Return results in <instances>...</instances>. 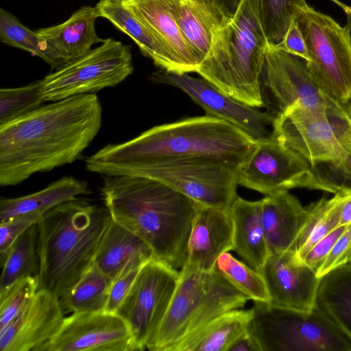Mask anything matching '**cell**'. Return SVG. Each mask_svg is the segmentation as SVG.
<instances>
[{
    "label": "cell",
    "instance_id": "1",
    "mask_svg": "<svg viewBox=\"0 0 351 351\" xmlns=\"http://www.w3.org/2000/svg\"><path fill=\"white\" fill-rule=\"evenodd\" d=\"M95 94L52 101L0 125V185L19 184L37 173L78 160L100 130Z\"/></svg>",
    "mask_w": 351,
    "mask_h": 351
},
{
    "label": "cell",
    "instance_id": "2",
    "mask_svg": "<svg viewBox=\"0 0 351 351\" xmlns=\"http://www.w3.org/2000/svg\"><path fill=\"white\" fill-rule=\"evenodd\" d=\"M258 141L221 119L204 115L153 127L121 143L108 144L86 158V169L104 176L119 171L208 158L241 167Z\"/></svg>",
    "mask_w": 351,
    "mask_h": 351
},
{
    "label": "cell",
    "instance_id": "3",
    "mask_svg": "<svg viewBox=\"0 0 351 351\" xmlns=\"http://www.w3.org/2000/svg\"><path fill=\"white\" fill-rule=\"evenodd\" d=\"M101 195L112 219L145 241L156 258L178 270L183 267L198 203L163 182L136 176H104Z\"/></svg>",
    "mask_w": 351,
    "mask_h": 351
},
{
    "label": "cell",
    "instance_id": "4",
    "mask_svg": "<svg viewBox=\"0 0 351 351\" xmlns=\"http://www.w3.org/2000/svg\"><path fill=\"white\" fill-rule=\"evenodd\" d=\"M111 220L106 207L78 198L46 212L38 223L39 289L66 293L93 264Z\"/></svg>",
    "mask_w": 351,
    "mask_h": 351
},
{
    "label": "cell",
    "instance_id": "5",
    "mask_svg": "<svg viewBox=\"0 0 351 351\" xmlns=\"http://www.w3.org/2000/svg\"><path fill=\"white\" fill-rule=\"evenodd\" d=\"M267 47L252 1L243 0L234 17L214 32L196 73L234 99L262 107L261 77Z\"/></svg>",
    "mask_w": 351,
    "mask_h": 351
},
{
    "label": "cell",
    "instance_id": "6",
    "mask_svg": "<svg viewBox=\"0 0 351 351\" xmlns=\"http://www.w3.org/2000/svg\"><path fill=\"white\" fill-rule=\"evenodd\" d=\"M273 134L324 178L326 167L351 186V116L345 105L328 99L323 109L293 106L276 115Z\"/></svg>",
    "mask_w": 351,
    "mask_h": 351
},
{
    "label": "cell",
    "instance_id": "7",
    "mask_svg": "<svg viewBox=\"0 0 351 351\" xmlns=\"http://www.w3.org/2000/svg\"><path fill=\"white\" fill-rule=\"evenodd\" d=\"M247 298L216 269H180L167 313L147 350L168 351L176 343L216 317L241 308Z\"/></svg>",
    "mask_w": 351,
    "mask_h": 351
},
{
    "label": "cell",
    "instance_id": "8",
    "mask_svg": "<svg viewBox=\"0 0 351 351\" xmlns=\"http://www.w3.org/2000/svg\"><path fill=\"white\" fill-rule=\"evenodd\" d=\"M249 330L261 351H351V339L326 314L254 302Z\"/></svg>",
    "mask_w": 351,
    "mask_h": 351
},
{
    "label": "cell",
    "instance_id": "9",
    "mask_svg": "<svg viewBox=\"0 0 351 351\" xmlns=\"http://www.w3.org/2000/svg\"><path fill=\"white\" fill-rule=\"evenodd\" d=\"M304 36L308 71L319 90L343 105L351 100V29L306 5L295 19Z\"/></svg>",
    "mask_w": 351,
    "mask_h": 351
},
{
    "label": "cell",
    "instance_id": "10",
    "mask_svg": "<svg viewBox=\"0 0 351 351\" xmlns=\"http://www.w3.org/2000/svg\"><path fill=\"white\" fill-rule=\"evenodd\" d=\"M134 71L132 49L113 38L73 60L42 79L46 101L114 87Z\"/></svg>",
    "mask_w": 351,
    "mask_h": 351
},
{
    "label": "cell",
    "instance_id": "11",
    "mask_svg": "<svg viewBox=\"0 0 351 351\" xmlns=\"http://www.w3.org/2000/svg\"><path fill=\"white\" fill-rule=\"evenodd\" d=\"M238 185L265 196L295 188L333 194L342 189L285 145L273 132L268 138L258 141L256 149L240 167Z\"/></svg>",
    "mask_w": 351,
    "mask_h": 351
},
{
    "label": "cell",
    "instance_id": "12",
    "mask_svg": "<svg viewBox=\"0 0 351 351\" xmlns=\"http://www.w3.org/2000/svg\"><path fill=\"white\" fill-rule=\"evenodd\" d=\"M240 167L202 158L124 169L114 176H143L163 182L199 204L230 208Z\"/></svg>",
    "mask_w": 351,
    "mask_h": 351
},
{
    "label": "cell",
    "instance_id": "13",
    "mask_svg": "<svg viewBox=\"0 0 351 351\" xmlns=\"http://www.w3.org/2000/svg\"><path fill=\"white\" fill-rule=\"evenodd\" d=\"M180 270L153 257L140 268L116 313L128 324L138 350L147 349L171 301Z\"/></svg>",
    "mask_w": 351,
    "mask_h": 351
},
{
    "label": "cell",
    "instance_id": "14",
    "mask_svg": "<svg viewBox=\"0 0 351 351\" xmlns=\"http://www.w3.org/2000/svg\"><path fill=\"white\" fill-rule=\"evenodd\" d=\"M261 81L264 101L275 116L295 105L326 107L327 97L313 80L306 61L280 49L267 47Z\"/></svg>",
    "mask_w": 351,
    "mask_h": 351
},
{
    "label": "cell",
    "instance_id": "15",
    "mask_svg": "<svg viewBox=\"0 0 351 351\" xmlns=\"http://www.w3.org/2000/svg\"><path fill=\"white\" fill-rule=\"evenodd\" d=\"M152 80L180 89L202 107L206 114L235 125L257 141L268 138L272 134L276 117L274 114L259 111L234 99L204 78L162 69L153 73Z\"/></svg>",
    "mask_w": 351,
    "mask_h": 351
},
{
    "label": "cell",
    "instance_id": "16",
    "mask_svg": "<svg viewBox=\"0 0 351 351\" xmlns=\"http://www.w3.org/2000/svg\"><path fill=\"white\" fill-rule=\"evenodd\" d=\"M138 350L128 324L117 313H72L40 351Z\"/></svg>",
    "mask_w": 351,
    "mask_h": 351
},
{
    "label": "cell",
    "instance_id": "17",
    "mask_svg": "<svg viewBox=\"0 0 351 351\" xmlns=\"http://www.w3.org/2000/svg\"><path fill=\"white\" fill-rule=\"evenodd\" d=\"M64 315L59 298L39 289L27 306L0 330V350L40 351L59 332Z\"/></svg>",
    "mask_w": 351,
    "mask_h": 351
},
{
    "label": "cell",
    "instance_id": "18",
    "mask_svg": "<svg viewBox=\"0 0 351 351\" xmlns=\"http://www.w3.org/2000/svg\"><path fill=\"white\" fill-rule=\"evenodd\" d=\"M260 272L267 285L269 304L302 311L314 308L320 277L295 251L269 254Z\"/></svg>",
    "mask_w": 351,
    "mask_h": 351
},
{
    "label": "cell",
    "instance_id": "19",
    "mask_svg": "<svg viewBox=\"0 0 351 351\" xmlns=\"http://www.w3.org/2000/svg\"><path fill=\"white\" fill-rule=\"evenodd\" d=\"M179 0H130L123 3L158 38L171 63L169 72H196L201 64L177 21Z\"/></svg>",
    "mask_w": 351,
    "mask_h": 351
},
{
    "label": "cell",
    "instance_id": "20",
    "mask_svg": "<svg viewBox=\"0 0 351 351\" xmlns=\"http://www.w3.org/2000/svg\"><path fill=\"white\" fill-rule=\"evenodd\" d=\"M232 247L233 222L230 208L199 204L192 222L186 260L182 268L211 271L219 256Z\"/></svg>",
    "mask_w": 351,
    "mask_h": 351
},
{
    "label": "cell",
    "instance_id": "21",
    "mask_svg": "<svg viewBox=\"0 0 351 351\" xmlns=\"http://www.w3.org/2000/svg\"><path fill=\"white\" fill-rule=\"evenodd\" d=\"M307 214L289 191L261 199V219L269 254L295 251L298 237Z\"/></svg>",
    "mask_w": 351,
    "mask_h": 351
},
{
    "label": "cell",
    "instance_id": "22",
    "mask_svg": "<svg viewBox=\"0 0 351 351\" xmlns=\"http://www.w3.org/2000/svg\"><path fill=\"white\" fill-rule=\"evenodd\" d=\"M99 16L97 5H86L62 23L36 32L46 41L62 66L87 53L93 45L105 40L95 31V21Z\"/></svg>",
    "mask_w": 351,
    "mask_h": 351
},
{
    "label": "cell",
    "instance_id": "23",
    "mask_svg": "<svg viewBox=\"0 0 351 351\" xmlns=\"http://www.w3.org/2000/svg\"><path fill=\"white\" fill-rule=\"evenodd\" d=\"M153 257L145 241L112 219L100 241L93 264L112 282L122 273L141 267Z\"/></svg>",
    "mask_w": 351,
    "mask_h": 351
},
{
    "label": "cell",
    "instance_id": "24",
    "mask_svg": "<svg viewBox=\"0 0 351 351\" xmlns=\"http://www.w3.org/2000/svg\"><path fill=\"white\" fill-rule=\"evenodd\" d=\"M233 222L234 250L245 263L260 271L269 252L261 219V199L239 196L230 207Z\"/></svg>",
    "mask_w": 351,
    "mask_h": 351
},
{
    "label": "cell",
    "instance_id": "25",
    "mask_svg": "<svg viewBox=\"0 0 351 351\" xmlns=\"http://www.w3.org/2000/svg\"><path fill=\"white\" fill-rule=\"evenodd\" d=\"M252 317V308L229 311L186 335L168 351H228L249 329Z\"/></svg>",
    "mask_w": 351,
    "mask_h": 351
},
{
    "label": "cell",
    "instance_id": "26",
    "mask_svg": "<svg viewBox=\"0 0 351 351\" xmlns=\"http://www.w3.org/2000/svg\"><path fill=\"white\" fill-rule=\"evenodd\" d=\"M90 193L88 184L73 177H64L37 192L15 198H1L0 219L4 221L27 213L38 211L43 214L64 203Z\"/></svg>",
    "mask_w": 351,
    "mask_h": 351
},
{
    "label": "cell",
    "instance_id": "27",
    "mask_svg": "<svg viewBox=\"0 0 351 351\" xmlns=\"http://www.w3.org/2000/svg\"><path fill=\"white\" fill-rule=\"evenodd\" d=\"M351 339V263L320 277L315 305Z\"/></svg>",
    "mask_w": 351,
    "mask_h": 351
},
{
    "label": "cell",
    "instance_id": "28",
    "mask_svg": "<svg viewBox=\"0 0 351 351\" xmlns=\"http://www.w3.org/2000/svg\"><path fill=\"white\" fill-rule=\"evenodd\" d=\"M101 17L128 35L142 53L161 69L171 71L167 53L154 34L123 4L99 1L96 5Z\"/></svg>",
    "mask_w": 351,
    "mask_h": 351
},
{
    "label": "cell",
    "instance_id": "29",
    "mask_svg": "<svg viewBox=\"0 0 351 351\" xmlns=\"http://www.w3.org/2000/svg\"><path fill=\"white\" fill-rule=\"evenodd\" d=\"M343 200L342 189L330 199L322 197L307 207V214L298 237L295 253L303 259L319 240L340 226V213Z\"/></svg>",
    "mask_w": 351,
    "mask_h": 351
},
{
    "label": "cell",
    "instance_id": "30",
    "mask_svg": "<svg viewBox=\"0 0 351 351\" xmlns=\"http://www.w3.org/2000/svg\"><path fill=\"white\" fill-rule=\"evenodd\" d=\"M177 21L183 36L202 62L220 22L203 0H179Z\"/></svg>",
    "mask_w": 351,
    "mask_h": 351
},
{
    "label": "cell",
    "instance_id": "31",
    "mask_svg": "<svg viewBox=\"0 0 351 351\" xmlns=\"http://www.w3.org/2000/svg\"><path fill=\"white\" fill-rule=\"evenodd\" d=\"M38 225L24 232L12 244L3 261L0 280V293L26 276L38 277Z\"/></svg>",
    "mask_w": 351,
    "mask_h": 351
},
{
    "label": "cell",
    "instance_id": "32",
    "mask_svg": "<svg viewBox=\"0 0 351 351\" xmlns=\"http://www.w3.org/2000/svg\"><path fill=\"white\" fill-rule=\"evenodd\" d=\"M112 281L93 264L60 302L64 313L104 311Z\"/></svg>",
    "mask_w": 351,
    "mask_h": 351
},
{
    "label": "cell",
    "instance_id": "33",
    "mask_svg": "<svg viewBox=\"0 0 351 351\" xmlns=\"http://www.w3.org/2000/svg\"><path fill=\"white\" fill-rule=\"evenodd\" d=\"M268 48L283 42L291 23L307 5L305 0H251Z\"/></svg>",
    "mask_w": 351,
    "mask_h": 351
},
{
    "label": "cell",
    "instance_id": "34",
    "mask_svg": "<svg viewBox=\"0 0 351 351\" xmlns=\"http://www.w3.org/2000/svg\"><path fill=\"white\" fill-rule=\"evenodd\" d=\"M0 40L10 47H16L38 56L52 69L61 63L46 41L35 31H32L8 11L0 9Z\"/></svg>",
    "mask_w": 351,
    "mask_h": 351
},
{
    "label": "cell",
    "instance_id": "35",
    "mask_svg": "<svg viewBox=\"0 0 351 351\" xmlns=\"http://www.w3.org/2000/svg\"><path fill=\"white\" fill-rule=\"evenodd\" d=\"M215 269L248 300L254 302H269L267 285L261 272L228 252L219 256Z\"/></svg>",
    "mask_w": 351,
    "mask_h": 351
},
{
    "label": "cell",
    "instance_id": "36",
    "mask_svg": "<svg viewBox=\"0 0 351 351\" xmlns=\"http://www.w3.org/2000/svg\"><path fill=\"white\" fill-rule=\"evenodd\" d=\"M46 101L42 79L27 85L0 89V125L43 106Z\"/></svg>",
    "mask_w": 351,
    "mask_h": 351
},
{
    "label": "cell",
    "instance_id": "37",
    "mask_svg": "<svg viewBox=\"0 0 351 351\" xmlns=\"http://www.w3.org/2000/svg\"><path fill=\"white\" fill-rule=\"evenodd\" d=\"M38 289V277L26 276L0 293V330L27 306Z\"/></svg>",
    "mask_w": 351,
    "mask_h": 351
},
{
    "label": "cell",
    "instance_id": "38",
    "mask_svg": "<svg viewBox=\"0 0 351 351\" xmlns=\"http://www.w3.org/2000/svg\"><path fill=\"white\" fill-rule=\"evenodd\" d=\"M43 215V213L38 211L30 212L13 217L1 222V264L15 241L29 228L38 223L41 220Z\"/></svg>",
    "mask_w": 351,
    "mask_h": 351
},
{
    "label": "cell",
    "instance_id": "39",
    "mask_svg": "<svg viewBox=\"0 0 351 351\" xmlns=\"http://www.w3.org/2000/svg\"><path fill=\"white\" fill-rule=\"evenodd\" d=\"M141 267L128 270L112 282L104 311L116 313L128 295Z\"/></svg>",
    "mask_w": 351,
    "mask_h": 351
},
{
    "label": "cell",
    "instance_id": "40",
    "mask_svg": "<svg viewBox=\"0 0 351 351\" xmlns=\"http://www.w3.org/2000/svg\"><path fill=\"white\" fill-rule=\"evenodd\" d=\"M344 228L345 226L337 227L317 242L308 251L303 261L317 271L332 249Z\"/></svg>",
    "mask_w": 351,
    "mask_h": 351
},
{
    "label": "cell",
    "instance_id": "41",
    "mask_svg": "<svg viewBox=\"0 0 351 351\" xmlns=\"http://www.w3.org/2000/svg\"><path fill=\"white\" fill-rule=\"evenodd\" d=\"M351 245V222L345 226L344 230L338 238L332 249L317 271L322 277L337 266L340 258Z\"/></svg>",
    "mask_w": 351,
    "mask_h": 351
},
{
    "label": "cell",
    "instance_id": "42",
    "mask_svg": "<svg viewBox=\"0 0 351 351\" xmlns=\"http://www.w3.org/2000/svg\"><path fill=\"white\" fill-rule=\"evenodd\" d=\"M277 48L299 56L306 62L309 60L304 36L295 20L291 23L282 43Z\"/></svg>",
    "mask_w": 351,
    "mask_h": 351
},
{
    "label": "cell",
    "instance_id": "43",
    "mask_svg": "<svg viewBox=\"0 0 351 351\" xmlns=\"http://www.w3.org/2000/svg\"><path fill=\"white\" fill-rule=\"evenodd\" d=\"M242 1L203 0L219 20L221 25L229 22L234 17Z\"/></svg>",
    "mask_w": 351,
    "mask_h": 351
},
{
    "label": "cell",
    "instance_id": "44",
    "mask_svg": "<svg viewBox=\"0 0 351 351\" xmlns=\"http://www.w3.org/2000/svg\"><path fill=\"white\" fill-rule=\"evenodd\" d=\"M228 351H261V348L257 341L248 329L234 341Z\"/></svg>",
    "mask_w": 351,
    "mask_h": 351
},
{
    "label": "cell",
    "instance_id": "45",
    "mask_svg": "<svg viewBox=\"0 0 351 351\" xmlns=\"http://www.w3.org/2000/svg\"><path fill=\"white\" fill-rule=\"evenodd\" d=\"M343 200L340 213V226H346L351 222V186L342 188Z\"/></svg>",
    "mask_w": 351,
    "mask_h": 351
},
{
    "label": "cell",
    "instance_id": "46",
    "mask_svg": "<svg viewBox=\"0 0 351 351\" xmlns=\"http://www.w3.org/2000/svg\"><path fill=\"white\" fill-rule=\"evenodd\" d=\"M347 263H351V245L343 254V255L340 258V259L338 261L337 267Z\"/></svg>",
    "mask_w": 351,
    "mask_h": 351
},
{
    "label": "cell",
    "instance_id": "47",
    "mask_svg": "<svg viewBox=\"0 0 351 351\" xmlns=\"http://www.w3.org/2000/svg\"><path fill=\"white\" fill-rule=\"evenodd\" d=\"M347 15V23L346 25L351 29V6H347L346 5H341Z\"/></svg>",
    "mask_w": 351,
    "mask_h": 351
},
{
    "label": "cell",
    "instance_id": "48",
    "mask_svg": "<svg viewBox=\"0 0 351 351\" xmlns=\"http://www.w3.org/2000/svg\"><path fill=\"white\" fill-rule=\"evenodd\" d=\"M103 2H107V3H124L126 2L130 1V0H100Z\"/></svg>",
    "mask_w": 351,
    "mask_h": 351
},
{
    "label": "cell",
    "instance_id": "49",
    "mask_svg": "<svg viewBox=\"0 0 351 351\" xmlns=\"http://www.w3.org/2000/svg\"><path fill=\"white\" fill-rule=\"evenodd\" d=\"M348 112H349L350 114L351 115V100H350V101L349 102V105H348Z\"/></svg>",
    "mask_w": 351,
    "mask_h": 351
}]
</instances>
